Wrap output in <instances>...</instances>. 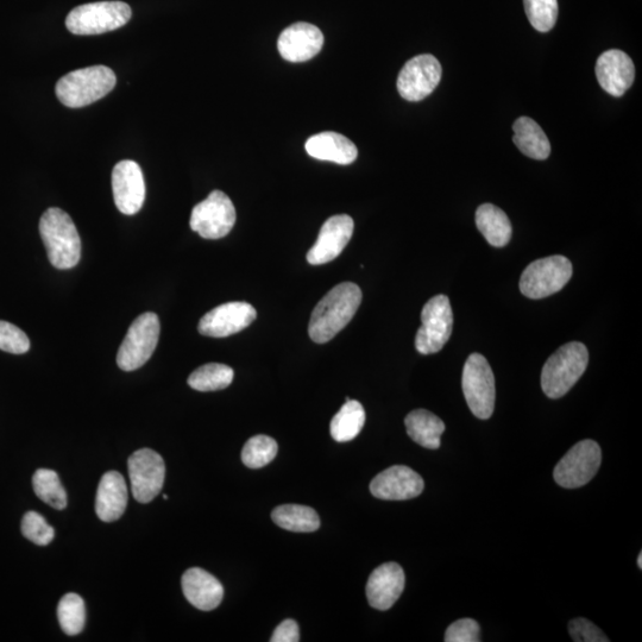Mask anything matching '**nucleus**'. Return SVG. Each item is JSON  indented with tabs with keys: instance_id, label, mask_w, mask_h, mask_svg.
Listing matches in <instances>:
<instances>
[{
	"instance_id": "obj_28",
	"label": "nucleus",
	"mask_w": 642,
	"mask_h": 642,
	"mask_svg": "<svg viewBox=\"0 0 642 642\" xmlns=\"http://www.w3.org/2000/svg\"><path fill=\"white\" fill-rule=\"evenodd\" d=\"M272 519L283 530L308 533L320 527L319 515L311 507L300 505H282L276 507Z\"/></svg>"
},
{
	"instance_id": "obj_5",
	"label": "nucleus",
	"mask_w": 642,
	"mask_h": 642,
	"mask_svg": "<svg viewBox=\"0 0 642 642\" xmlns=\"http://www.w3.org/2000/svg\"><path fill=\"white\" fill-rule=\"evenodd\" d=\"M127 3L98 2L80 5L66 18V27L74 35H99L124 27L131 20Z\"/></svg>"
},
{
	"instance_id": "obj_4",
	"label": "nucleus",
	"mask_w": 642,
	"mask_h": 642,
	"mask_svg": "<svg viewBox=\"0 0 642 642\" xmlns=\"http://www.w3.org/2000/svg\"><path fill=\"white\" fill-rule=\"evenodd\" d=\"M589 354L578 342L565 344L553 354L541 371V388L547 398H562L574 387L588 367Z\"/></svg>"
},
{
	"instance_id": "obj_33",
	"label": "nucleus",
	"mask_w": 642,
	"mask_h": 642,
	"mask_svg": "<svg viewBox=\"0 0 642 642\" xmlns=\"http://www.w3.org/2000/svg\"><path fill=\"white\" fill-rule=\"evenodd\" d=\"M526 15L532 27L540 33L555 28L558 18V0H524Z\"/></svg>"
},
{
	"instance_id": "obj_34",
	"label": "nucleus",
	"mask_w": 642,
	"mask_h": 642,
	"mask_svg": "<svg viewBox=\"0 0 642 642\" xmlns=\"http://www.w3.org/2000/svg\"><path fill=\"white\" fill-rule=\"evenodd\" d=\"M22 533L25 538L39 546H47L55 537L54 528L36 512H28L23 516Z\"/></svg>"
},
{
	"instance_id": "obj_20",
	"label": "nucleus",
	"mask_w": 642,
	"mask_h": 642,
	"mask_svg": "<svg viewBox=\"0 0 642 642\" xmlns=\"http://www.w3.org/2000/svg\"><path fill=\"white\" fill-rule=\"evenodd\" d=\"M405 572L396 563L379 566L370 575L367 583V597L371 607L379 610L392 608L405 589Z\"/></svg>"
},
{
	"instance_id": "obj_38",
	"label": "nucleus",
	"mask_w": 642,
	"mask_h": 642,
	"mask_svg": "<svg viewBox=\"0 0 642 642\" xmlns=\"http://www.w3.org/2000/svg\"><path fill=\"white\" fill-rule=\"evenodd\" d=\"M300 640V631L298 623L288 619L280 623L275 629L272 642H298Z\"/></svg>"
},
{
	"instance_id": "obj_39",
	"label": "nucleus",
	"mask_w": 642,
	"mask_h": 642,
	"mask_svg": "<svg viewBox=\"0 0 642 642\" xmlns=\"http://www.w3.org/2000/svg\"><path fill=\"white\" fill-rule=\"evenodd\" d=\"M638 565H639V568L642 569V553H640V555H639Z\"/></svg>"
},
{
	"instance_id": "obj_23",
	"label": "nucleus",
	"mask_w": 642,
	"mask_h": 642,
	"mask_svg": "<svg viewBox=\"0 0 642 642\" xmlns=\"http://www.w3.org/2000/svg\"><path fill=\"white\" fill-rule=\"evenodd\" d=\"M306 151L313 159L335 162L344 166L354 162L358 155L355 144L349 138L330 131L308 138Z\"/></svg>"
},
{
	"instance_id": "obj_6",
	"label": "nucleus",
	"mask_w": 642,
	"mask_h": 642,
	"mask_svg": "<svg viewBox=\"0 0 642 642\" xmlns=\"http://www.w3.org/2000/svg\"><path fill=\"white\" fill-rule=\"evenodd\" d=\"M572 264L564 256H550L534 261L520 279V291L530 299H544L556 294L572 278Z\"/></svg>"
},
{
	"instance_id": "obj_32",
	"label": "nucleus",
	"mask_w": 642,
	"mask_h": 642,
	"mask_svg": "<svg viewBox=\"0 0 642 642\" xmlns=\"http://www.w3.org/2000/svg\"><path fill=\"white\" fill-rule=\"evenodd\" d=\"M278 455V443L268 436H255L245 443L242 450V461L245 467L260 469L272 463Z\"/></svg>"
},
{
	"instance_id": "obj_16",
	"label": "nucleus",
	"mask_w": 642,
	"mask_h": 642,
	"mask_svg": "<svg viewBox=\"0 0 642 642\" xmlns=\"http://www.w3.org/2000/svg\"><path fill=\"white\" fill-rule=\"evenodd\" d=\"M354 229V220L346 214L327 219L321 226L317 242L307 253V262L320 266L336 260L350 242Z\"/></svg>"
},
{
	"instance_id": "obj_19",
	"label": "nucleus",
	"mask_w": 642,
	"mask_h": 642,
	"mask_svg": "<svg viewBox=\"0 0 642 642\" xmlns=\"http://www.w3.org/2000/svg\"><path fill=\"white\" fill-rule=\"evenodd\" d=\"M595 71L603 90L613 97H622L634 83L633 61L618 49L604 52L597 60Z\"/></svg>"
},
{
	"instance_id": "obj_18",
	"label": "nucleus",
	"mask_w": 642,
	"mask_h": 642,
	"mask_svg": "<svg viewBox=\"0 0 642 642\" xmlns=\"http://www.w3.org/2000/svg\"><path fill=\"white\" fill-rule=\"evenodd\" d=\"M324 35L316 25L295 23L282 31L278 48L283 59L289 62H306L320 53Z\"/></svg>"
},
{
	"instance_id": "obj_11",
	"label": "nucleus",
	"mask_w": 642,
	"mask_h": 642,
	"mask_svg": "<svg viewBox=\"0 0 642 642\" xmlns=\"http://www.w3.org/2000/svg\"><path fill=\"white\" fill-rule=\"evenodd\" d=\"M236 209L223 192L213 191L209 197L194 206L191 229L205 239L228 236L236 224Z\"/></svg>"
},
{
	"instance_id": "obj_14",
	"label": "nucleus",
	"mask_w": 642,
	"mask_h": 642,
	"mask_svg": "<svg viewBox=\"0 0 642 642\" xmlns=\"http://www.w3.org/2000/svg\"><path fill=\"white\" fill-rule=\"evenodd\" d=\"M256 317L255 307L248 302H228L206 313L200 320L198 331L200 335L211 338L230 337L247 329Z\"/></svg>"
},
{
	"instance_id": "obj_12",
	"label": "nucleus",
	"mask_w": 642,
	"mask_h": 642,
	"mask_svg": "<svg viewBox=\"0 0 642 642\" xmlns=\"http://www.w3.org/2000/svg\"><path fill=\"white\" fill-rule=\"evenodd\" d=\"M128 471L135 500L149 503L160 494L166 478V465L159 453L138 450L129 457Z\"/></svg>"
},
{
	"instance_id": "obj_1",
	"label": "nucleus",
	"mask_w": 642,
	"mask_h": 642,
	"mask_svg": "<svg viewBox=\"0 0 642 642\" xmlns=\"http://www.w3.org/2000/svg\"><path fill=\"white\" fill-rule=\"evenodd\" d=\"M361 288L352 282L339 283L318 302L308 325V335L312 341L325 344L332 341L360 308Z\"/></svg>"
},
{
	"instance_id": "obj_35",
	"label": "nucleus",
	"mask_w": 642,
	"mask_h": 642,
	"mask_svg": "<svg viewBox=\"0 0 642 642\" xmlns=\"http://www.w3.org/2000/svg\"><path fill=\"white\" fill-rule=\"evenodd\" d=\"M30 349L27 335L17 326L0 320V350L10 354L22 355Z\"/></svg>"
},
{
	"instance_id": "obj_24",
	"label": "nucleus",
	"mask_w": 642,
	"mask_h": 642,
	"mask_svg": "<svg viewBox=\"0 0 642 642\" xmlns=\"http://www.w3.org/2000/svg\"><path fill=\"white\" fill-rule=\"evenodd\" d=\"M515 146L533 160L543 161L551 154V144L540 125L528 117H520L513 125Z\"/></svg>"
},
{
	"instance_id": "obj_15",
	"label": "nucleus",
	"mask_w": 642,
	"mask_h": 642,
	"mask_svg": "<svg viewBox=\"0 0 642 642\" xmlns=\"http://www.w3.org/2000/svg\"><path fill=\"white\" fill-rule=\"evenodd\" d=\"M112 192L117 209L127 216L140 212L146 200V182L135 161L117 163L112 172Z\"/></svg>"
},
{
	"instance_id": "obj_7",
	"label": "nucleus",
	"mask_w": 642,
	"mask_h": 642,
	"mask_svg": "<svg viewBox=\"0 0 642 642\" xmlns=\"http://www.w3.org/2000/svg\"><path fill=\"white\" fill-rule=\"evenodd\" d=\"M463 393L472 414L487 420L495 408V377L486 357L472 354L464 365L462 379Z\"/></svg>"
},
{
	"instance_id": "obj_3",
	"label": "nucleus",
	"mask_w": 642,
	"mask_h": 642,
	"mask_svg": "<svg viewBox=\"0 0 642 642\" xmlns=\"http://www.w3.org/2000/svg\"><path fill=\"white\" fill-rule=\"evenodd\" d=\"M117 83L116 74L106 66H92L73 71L56 84V96L72 109L84 107L109 94Z\"/></svg>"
},
{
	"instance_id": "obj_2",
	"label": "nucleus",
	"mask_w": 642,
	"mask_h": 642,
	"mask_svg": "<svg viewBox=\"0 0 642 642\" xmlns=\"http://www.w3.org/2000/svg\"><path fill=\"white\" fill-rule=\"evenodd\" d=\"M40 234L50 263L58 269H71L81 258V239L71 217L52 207L43 213Z\"/></svg>"
},
{
	"instance_id": "obj_37",
	"label": "nucleus",
	"mask_w": 642,
	"mask_h": 642,
	"mask_svg": "<svg viewBox=\"0 0 642 642\" xmlns=\"http://www.w3.org/2000/svg\"><path fill=\"white\" fill-rule=\"evenodd\" d=\"M569 633L575 642H608L599 627L587 619L579 618L569 623Z\"/></svg>"
},
{
	"instance_id": "obj_36",
	"label": "nucleus",
	"mask_w": 642,
	"mask_h": 642,
	"mask_svg": "<svg viewBox=\"0 0 642 642\" xmlns=\"http://www.w3.org/2000/svg\"><path fill=\"white\" fill-rule=\"evenodd\" d=\"M446 642H480V625L472 619H462L453 622L446 629Z\"/></svg>"
},
{
	"instance_id": "obj_30",
	"label": "nucleus",
	"mask_w": 642,
	"mask_h": 642,
	"mask_svg": "<svg viewBox=\"0 0 642 642\" xmlns=\"http://www.w3.org/2000/svg\"><path fill=\"white\" fill-rule=\"evenodd\" d=\"M33 487L37 497L47 505L62 511L67 507V494L54 470L39 469L33 476Z\"/></svg>"
},
{
	"instance_id": "obj_26",
	"label": "nucleus",
	"mask_w": 642,
	"mask_h": 642,
	"mask_svg": "<svg viewBox=\"0 0 642 642\" xmlns=\"http://www.w3.org/2000/svg\"><path fill=\"white\" fill-rule=\"evenodd\" d=\"M476 225L487 242L495 248L505 247L511 241V220L495 205L483 204L478 207Z\"/></svg>"
},
{
	"instance_id": "obj_8",
	"label": "nucleus",
	"mask_w": 642,
	"mask_h": 642,
	"mask_svg": "<svg viewBox=\"0 0 642 642\" xmlns=\"http://www.w3.org/2000/svg\"><path fill=\"white\" fill-rule=\"evenodd\" d=\"M160 337V320L153 312L138 317L130 326L117 354L118 367L134 371L153 356Z\"/></svg>"
},
{
	"instance_id": "obj_10",
	"label": "nucleus",
	"mask_w": 642,
	"mask_h": 642,
	"mask_svg": "<svg viewBox=\"0 0 642 642\" xmlns=\"http://www.w3.org/2000/svg\"><path fill=\"white\" fill-rule=\"evenodd\" d=\"M600 445L594 440H582L560 459L553 476L560 487L575 489L593 480L601 467Z\"/></svg>"
},
{
	"instance_id": "obj_9",
	"label": "nucleus",
	"mask_w": 642,
	"mask_h": 642,
	"mask_svg": "<svg viewBox=\"0 0 642 642\" xmlns=\"http://www.w3.org/2000/svg\"><path fill=\"white\" fill-rule=\"evenodd\" d=\"M421 325L415 337V348L421 355L437 354L452 335L453 313L450 300L445 295H437L427 301L421 313Z\"/></svg>"
},
{
	"instance_id": "obj_31",
	"label": "nucleus",
	"mask_w": 642,
	"mask_h": 642,
	"mask_svg": "<svg viewBox=\"0 0 642 642\" xmlns=\"http://www.w3.org/2000/svg\"><path fill=\"white\" fill-rule=\"evenodd\" d=\"M58 618L62 631L67 635H78L83 632L86 621L84 600L77 594L62 597L58 607Z\"/></svg>"
},
{
	"instance_id": "obj_27",
	"label": "nucleus",
	"mask_w": 642,
	"mask_h": 642,
	"mask_svg": "<svg viewBox=\"0 0 642 642\" xmlns=\"http://www.w3.org/2000/svg\"><path fill=\"white\" fill-rule=\"evenodd\" d=\"M364 424L365 411L362 404L348 398L331 421V436L338 443L350 442L361 433Z\"/></svg>"
},
{
	"instance_id": "obj_22",
	"label": "nucleus",
	"mask_w": 642,
	"mask_h": 642,
	"mask_svg": "<svg viewBox=\"0 0 642 642\" xmlns=\"http://www.w3.org/2000/svg\"><path fill=\"white\" fill-rule=\"evenodd\" d=\"M128 486L124 477L117 471L106 472L99 482L96 497V513L104 522L122 518L128 506Z\"/></svg>"
},
{
	"instance_id": "obj_13",
	"label": "nucleus",
	"mask_w": 642,
	"mask_h": 642,
	"mask_svg": "<svg viewBox=\"0 0 642 642\" xmlns=\"http://www.w3.org/2000/svg\"><path fill=\"white\" fill-rule=\"evenodd\" d=\"M442 79V66L433 55L423 54L409 60L398 78L400 96L408 102H420L436 90Z\"/></svg>"
},
{
	"instance_id": "obj_25",
	"label": "nucleus",
	"mask_w": 642,
	"mask_h": 642,
	"mask_svg": "<svg viewBox=\"0 0 642 642\" xmlns=\"http://www.w3.org/2000/svg\"><path fill=\"white\" fill-rule=\"evenodd\" d=\"M408 436L413 442L430 450H437L445 431L443 420L426 409H415L405 419Z\"/></svg>"
},
{
	"instance_id": "obj_29",
	"label": "nucleus",
	"mask_w": 642,
	"mask_h": 642,
	"mask_svg": "<svg viewBox=\"0 0 642 642\" xmlns=\"http://www.w3.org/2000/svg\"><path fill=\"white\" fill-rule=\"evenodd\" d=\"M234 376V369L229 365L210 363L194 370L188 377V385L198 392H216L228 388Z\"/></svg>"
},
{
	"instance_id": "obj_21",
	"label": "nucleus",
	"mask_w": 642,
	"mask_h": 642,
	"mask_svg": "<svg viewBox=\"0 0 642 642\" xmlns=\"http://www.w3.org/2000/svg\"><path fill=\"white\" fill-rule=\"evenodd\" d=\"M182 591L193 607L210 612L223 601L224 588L222 583L209 572L192 568L182 576Z\"/></svg>"
},
{
	"instance_id": "obj_17",
	"label": "nucleus",
	"mask_w": 642,
	"mask_h": 642,
	"mask_svg": "<svg viewBox=\"0 0 642 642\" xmlns=\"http://www.w3.org/2000/svg\"><path fill=\"white\" fill-rule=\"evenodd\" d=\"M423 478L405 465H394L377 475L370 483V492L377 499L405 501L424 492Z\"/></svg>"
}]
</instances>
